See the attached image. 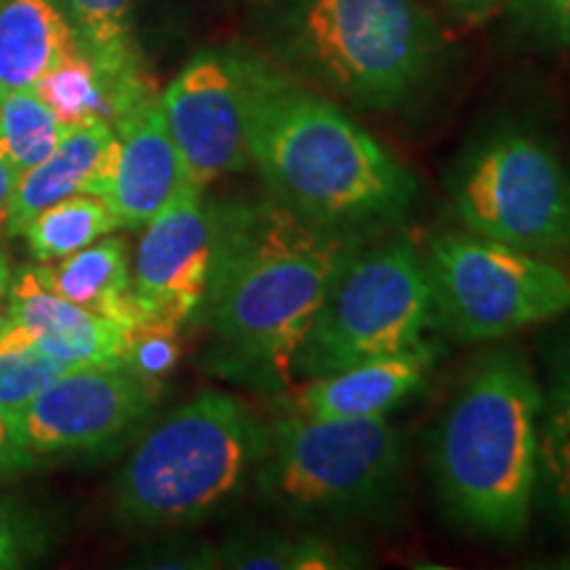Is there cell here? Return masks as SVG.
<instances>
[{
  "mask_svg": "<svg viewBox=\"0 0 570 570\" xmlns=\"http://www.w3.org/2000/svg\"><path fill=\"white\" fill-rule=\"evenodd\" d=\"M9 317L69 370L90 365L125 367V327L63 298L51 285L46 265L13 277Z\"/></svg>",
  "mask_w": 570,
  "mask_h": 570,
  "instance_id": "obj_14",
  "label": "cell"
},
{
  "mask_svg": "<svg viewBox=\"0 0 570 570\" xmlns=\"http://www.w3.org/2000/svg\"><path fill=\"white\" fill-rule=\"evenodd\" d=\"M151 404L154 383L127 367H75L19 412L21 436L35 454L90 452L127 436Z\"/></svg>",
  "mask_w": 570,
  "mask_h": 570,
  "instance_id": "obj_11",
  "label": "cell"
},
{
  "mask_svg": "<svg viewBox=\"0 0 570 570\" xmlns=\"http://www.w3.org/2000/svg\"><path fill=\"white\" fill-rule=\"evenodd\" d=\"M119 140L111 122L88 119V122L63 125L53 154L46 161L19 175L6 214V233L19 235L48 206L77 194L106 198L117 173Z\"/></svg>",
  "mask_w": 570,
  "mask_h": 570,
  "instance_id": "obj_16",
  "label": "cell"
},
{
  "mask_svg": "<svg viewBox=\"0 0 570 570\" xmlns=\"http://www.w3.org/2000/svg\"><path fill=\"white\" fill-rule=\"evenodd\" d=\"M180 356L177 344V327L142 323L127 333L125 367L142 381L154 383L156 377L167 375Z\"/></svg>",
  "mask_w": 570,
  "mask_h": 570,
  "instance_id": "obj_27",
  "label": "cell"
},
{
  "mask_svg": "<svg viewBox=\"0 0 570 570\" xmlns=\"http://www.w3.org/2000/svg\"><path fill=\"white\" fill-rule=\"evenodd\" d=\"M67 370L24 327L11 323L0 336V407L19 417V412Z\"/></svg>",
  "mask_w": 570,
  "mask_h": 570,
  "instance_id": "obj_25",
  "label": "cell"
},
{
  "mask_svg": "<svg viewBox=\"0 0 570 570\" xmlns=\"http://www.w3.org/2000/svg\"><path fill=\"white\" fill-rule=\"evenodd\" d=\"M449 3L458 6V9L468 13H479V11H487L489 6H494L497 0H449Z\"/></svg>",
  "mask_w": 570,
  "mask_h": 570,
  "instance_id": "obj_31",
  "label": "cell"
},
{
  "mask_svg": "<svg viewBox=\"0 0 570 570\" xmlns=\"http://www.w3.org/2000/svg\"><path fill=\"white\" fill-rule=\"evenodd\" d=\"M119 217L101 196L77 194L42 209L27 225V244L40 265L69 256L117 230Z\"/></svg>",
  "mask_w": 570,
  "mask_h": 570,
  "instance_id": "obj_22",
  "label": "cell"
},
{
  "mask_svg": "<svg viewBox=\"0 0 570 570\" xmlns=\"http://www.w3.org/2000/svg\"><path fill=\"white\" fill-rule=\"evenodd\" d=\"M219 206L206 204L202 185L185 183L164 209L146 225L132 265V296L140 325L180 327L204 302Z\"/></svg>",
  "mask_w": 570,
  "mask_h": 570,
  "instance_id": "obj_10",
  "label": "cell"
},
{
  "mask_svg": "<svg viewBox=\"0 0 570 570\" xmlns=\"http://www.w3.org/2000/svg\"><path fill=\"white\" fill-rule=\"evenodd\" d=\"M265 17L277 59L360 109H399L436 63V27L415 0H267Z\"/></svg>",
  "mask_w": 570,
  "mask_h": 570,
  "instance_id": "obj_4",
  "label": "cell"
},
{
  "mask_svg": "<svg viewBox=\"0 0 570 570\" xmlns=\"http://www.w3.org/2000/svg\"><path fill=\"white\" fill-rule=\"evenodd\" d=\"M267 444L246 399L206 391L140 441L114 487L117 515L138 529L198 523L246 489Z\"/></svg>",
  "mask_w": 570,
  "mask_h": 570,
  "instance_id": "obj_5",
  "label": "cell"
},
{
  "mask_svg": "<svg viewBox=\"0 0 570 570\" xmlns=\"http://www.w3.org/2000/svg\"><path fill=\"white\" fill-rule=\"evenodd\" d=\"M119 140L117 173L106 202L122 227H146L183 188L185 169L151 85L114 117Z\"/></svg>",
  "mask_w": 570,
  "mask_h": 570,
  "instance_id": "obj_13",
  "label": "cell"
},
{
  "mask_svg": "<svg viewBox=\"0 0 570 570\" xmlns=\"http://www.w3.org/2000/svg\"><path fill=\"white\" fill-rule=\"evenodd\" d=\"M252 167L304 219L383 233L417 204L415 175L338 104L248 53H230Z\"/></svg>",
  "mask_w": 570,
  "mask_h": 570,
  "instance_id": "obj_2",
  "label": "cell"
},
{
  "mask_svg": "<svg viewBox=\"0 0 570 570\" xmlns=\"http://www.w3.org/2000/svg\"><path fill=\"white\" fill-rule=\"evenodd\" d=\"M19 180V173L9 161L0 156V227L6 225V214H9V202L13 194V185Z\"/></svg>",
  "mask_w": 570,
  "mask_h": 570,
  "instance_id": "obj_30",
  "label": "cell"
},
{
  "mask_svg": "<svg viewBox=\"0 0 570 570\" xmlns=\"http://www.w3.org/2000/svg\"><path fill=\"white\" fill-rule=\"evenodd\" d=\"M544 391L512 348L481 354L462 377L433 444V483L444 515L462 531L518 541L539 487Z\"/></svg>",
  "mask_w": 570,
  "mask_h": 570,
  "instance_id": "obj_3",
  "label": "cell"
},
{
  "mask_svg": "<svg viewBox=\"0 0 570 570\" xmlns=\"http://www.w3.org/2000/svg\"><path fill=\"white\" fill-rule=\"evenodd\" d=\"M75 51L80 40L56 0H0V96L35 88Z\"/></svg>",
  "mask_w": 570,
  "mask_h": 570,
  "instance_id": "obj_17",
  "label": "cell"
},
{
  "mask_svg": "<svg viewBox=\"0 0 570 570\" xmlns=\"http://www.w3.org/2000/svg\"><path fill=\"white\" fill-rule=\"evenodd\" d=\"M539 423V479L570 529V341L558 346L550 362Z\"/></svg>",
  "mask_w": 570,
  "mask_h": 570,
  "instance_id": "obj_21",
  "label": "cell"
},
{
  "mask_svg": "<svg viewBox=\"0 0 570 570\" xmlns=\"http://www.w3.org/2000/svg\"><path fill=\"white\" fill-rule=\"evenodd\" d=\"M449 196L468 233L529 254L570 248V167L529 130L502 127L470 142Z\"/></svg>",
  "mask_w": 570,
  "mask_h": 570,
  "instance_id": "obj_8",
  "label": "cell"
},
{
  "mask_svg": "<svg viewBox=\"0 0 570 570\" xmlns=\"http://www.w3.org/2000/svg\"><path fill=\"white\" fill-rule=\"evenodd\" d=\"M161 111L188 183L206 188L217 177L252 167L244 101L230 56H196L161 96Z\"/></svg>",
  "mask_w": 570,
  "mask_h": 570,
  "instance_id": "obj_12",
  "label": "cell"
},
{
  "mask_svg": "<svg viewBox=\"0 0 570 570\" xmlns=\"http://www.w3.org/2000/svg\"><path fill=\"white\" fill-rule=\"evenodd\" d=\"M61 132L63 122L32 88L0 96V156L19 175L46 161Z\"/></svg>",
  "mask_w": 570,
  "mask_h": 570,
  "instance_id": "obj_23",
  "label": "cell"
},
{
  "mask_svg": "<svg viewBox=\"0 0 570 570\" xmlns=\"http://www.w3.org/2000/svg\"><path fill=\"white\" fill-rule=\"evenodd\" d=\"M436 327L497 341L570 309V275L539 254L473 233H441L423 252Z\"/></svg>",
  "mask_w": 570,
  "mask_h": 570,
  "instance_id": "obj_9",
  "label": "cell"
},
{
  "mask_svg": "<svg viewBox=\"0 0 570 570\" xmlns=\"http://www.w3.org/2000/svg\"><path fill=\"white\" fill-rule=\"evenodd\" d=\"M515 11L541 38L570 48V0H515Z\"/></svg>",
  "mask_w": 570,
  "mask_h": 570,
  "instance_id": "obj_28",
  "label": "cell"
},
{
  "mask_svg": "<svg viewBox=\"0 0 570 570\" xmlns=\"http://www.w3.org/2000/svg\"><path fill=\"white\" fill-rule=\"evenodd\" d=\"M48 277L63 298L114 320L127 333L140 325L132 296L130 256L122 238L104 235L80 252L61 256L59 265L48 267Z\"/></svg>",
  "mask_w": 570,
  "mask_h": 570,
  "instance_id": "obj_18",
  "label": "cell"
},
{
  "mask_svg": "<svg viewBox=\"0 0 570 570\" xmlns=\"http://www.w3.org/2000/svg\"><path fill=\"white\" fill-rule=\"evenodd\" d=\"M367 566L365 552L352 541L325 533L256 531L219 547V568L238 570H352Z\"/></svg>",
  "mask_w": 570,
  "mask_h": 570,
  "instance_id": "obj_20",
  "label": "cell"
},
{
  "mask_svg": "<svg viewBox=\"0 0 570 570\" xmlns=\"http://www.w3.org/2000/svg\"><path fill=\"white\" fill-rule=\"evenodd\" d=\"M219 206L217 248L204 312L214 333V367L235 383L283 394L341 267L377 233L327 227L275 202Z\"/></svg>",
  "mask_w": 570,
  "mask_h": 570,
  "instance_id": "obj_1",
  "label": "cell"
},
{
  "mask_svg": "<svg viewBox=\"0 0 570 570\" xmlns=\"http://www.w3.org/2000/svg\"><path fill=\"white\" fill-rule=\"evenodd\" d=\"M32 90L51 106L63 125L88 122V119L111 122L114 119L109 85L82 48L63 56L48 75L40 77Z\"/></svg>",
  "mask_w": 570,
  "mask_h": 570,
  "instance_id": "obj_24",
  "label": "cell"
},
{
  "mask_svg": "<svg viewBox=\"0 0 570 570\" xmlns=\"http://www.w3.org/2000/svg\"><path fill=\"white\" fill-rule=\"evenodd\" d=\"M433 346L383 356L317 377L277 394L283 415L304 417H389L407 399L420 394L433 365Z\"/></svg>",
  "mask_w": 570,
  "mask_h": 570,
  "instance_id": "obj_15",
  "label": "cell"
},
{
  "mask_svg": "<svg viewBox=\"0 0 570 570\" xmlns=\"http://www.w3.org/2000/svg\"><path fill=\"white\" fill-rule=\"evenodd\" d=\"M436 327L423 252L377 233L331 283L296 360V377L428 348Z\"/></svg>",
  "mask_w": 570,
  "mask_h": 570,
  "instance_id": "obj_7",
  "label": "cell"
},
{
  "mask_svg": "<svg viewBox=\"0 0 570 570\" xmlns=\"http://www.w3.org/2000/svg\"><path fill=\"white\" fill-rule=\"evenodd\" d=\"M11 325V317L9 315H0V336H3L6 333V327Z\"/></svg>",
  "mask_w": 570,
  "mask_h": 570,
  "instance_id": "obj_33",
  "label": "cell"
},
{
  "mask_svg": "<svg viewBox=\"0 0 570 570\" xmlns=\"http://www.w3.org/2000/svg\"><path fill=\"white\" fill-rule=\"evenodd\" d=\"M402 475V439L389 417L281 415L254 483L269 508L323 525L386 515Z\"/></svg>",
  "mask_w": 570,
  "mask_h": 570,
  "instance_id": "obj_6",
  "label": "cell"
},
{
  "mask_svg": "<svg viewBox=\"0 0 570 570\" xmlns=\"http://www.w3.org/2000/svg\"><path fill=\"white\" fill-rule=\"evenodd\" d=\"M48 533L38 512L17 502L0 499V570L21 568L46 552Z\"/></svg>",
  "mask_w": 570,
  "mask_h": 570,
  "instance_id": "obj_26",
  "label": "cell"
},
{
  "mask_svg": "<svg viewBox=\"0 0 570 570\" xmlns=\"http://www.w3.org/2000/svg\"><path fill=\"white\" fill-rule=\"evenodd\" d=\"M75 19L80 48L90 56L111 90L114 117L138 96L142 80L132 48V0H63ZM114 122V119H111Z\"/></svg>",
  "mask_w": 570,
  "mask_h": 570,
  "instance_id": "obj_19",
  "label": "cell"
},
{
  "mask_svg": "<svg viewBox=\"0 0 570 570\" xmlns=\"http://www.w3.org/2000/svg\"><path fill=\"white\" fill-rule=\"evenodd\" d=\"M11 267H9V259H6L3 254H0V302H3L6 296H9V288H11Z\"/></svg>",
  "mask_w": 570,
  "mask_h": 570,
  "instance_id": "obj_32",
  "label": "cell"
},
{
  "mask_svg": "<svg viewBox=\"0 0 570 570\" xmlns=\"http://www.w3.org/2000/svg\"><path fill=\"white\" fill-rule=\"evenodd\" d=\"M35 465V452L21 436L19 417L0 407V481Z\"/></svg>",
  "mask_w": 570,
  "mask_h": 570,
  "instance_id": "obj_29",
  "label": "cell"
}]
</instances>
